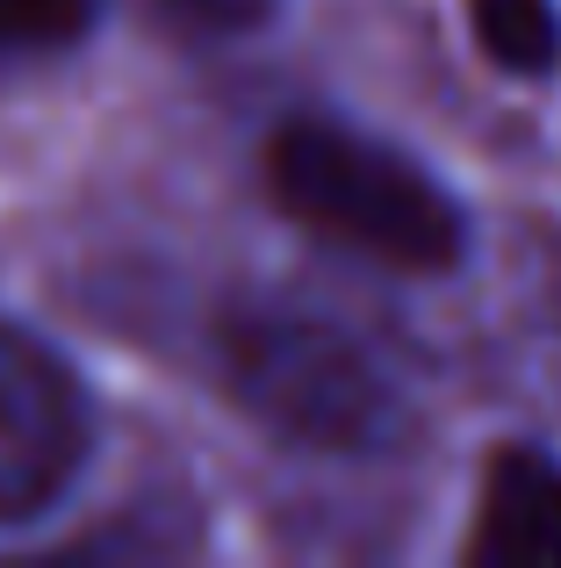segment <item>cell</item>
I'll use <instances>...</instances> for the list:
<instances>
[{
	"instance_id": "obj_6",
	"label": "cell",
	"mask_w": 561,
	"mask_h": 568,
	"mask_svg": "<svg viewBox=\"0 0 561 568\" xmlns=\"http://www.w3.org/2000/svg\"><path fill=\"white\" fill-rule=\"evenodd\" d=\"M101 22V0H0V65L8 58H58Z\"/></svg>"
},
{
	"instance_id": "obj_1",
	"label": "cell",
	"mask_w": 561,
	"mask_h": 568,
	"mask_svg": "<svg viewBox=\"0 0 561 568\" xmlns=\"http://www.w3.org/2000/svg\"><path fill=\"white\" fill-rule=\"evenodd\" d=\"M224 382L274 439L367 460L404 446L410 396L360 332L303 303H245L216 332Z\"/></svg>"
},
{
	"instance_id": "obj_2",
	"label": "cell",
	"mask_w": 561,
	"mask_h": 568,
	"mask_svg": "<svg viewBox=\"0 0 561 568\" xmlns=\"http://www.w3.org/2000/svg\"><path fill=\"white\" fill-rule=\"evenodd\" d=\"M267 187L309 237L396 274H453L468 260V216L410 152L367 130L295 115L267 144Z\"/></svg>"
},
{
	"instance_id": "obj_5",
	"label": "cell",
	"mask_w": 561,
	"mask_h": 568,
	"mask_svg": "<svg viewBox=\"0 0 561 568\" xmlns=\"http://www.w3.org/2000/svg\"><path fill=\"white\" fill-rule=\"evenodd\" d=\"M468 29H476L482 58L497 72L540 80V72L561 65V8L554 0H468Z\"/></svg>"
},
{
	"instance_id": "obj_7",
	"label": "cell",
	"mask_w": 561,
	"mask_h": 568,
	"mask_svg": "<svg viewBox=\"0 0 561 568\" xmlns=\"http://www.w3.org/2000/svg\"><path fill=\"white\" fill-rule=\"evenodd\" d=\"M166 14H181L187 29H210V37H245V29L274 22L280 0H159Z\"/></svg>"
},
{
	"instance_id": "obj_3",
	"label": "cell",
	"mask_w": 561,
	"mask_h": 568,
	"mask_svg": "<svg viewBox=\"0 0 561 568\" xmlns=\"http://www.w3.org/2000/svg\"><path fill=\"white\" fill-rule=\"evenodd\" d=\"M94 403L80 375L22 324H0V526L51 511L86 468Z\"/></svg>"
},
{
	"instance_id": "obj_4",
	"label": "cell",
	"mask_w": 561,
	"mask_h": 568,
	"mask_svg": "<svg viewBox=\"0 0 561 568\" xmlns=\"http://www.w3.org/2000/svg\"><path fill=\"white\" fill-rule=\"evenodd\" d=\"M468 555L482 568H561V460L540 446H497L482 468Z\"/></svg>"
}]
</instances>
